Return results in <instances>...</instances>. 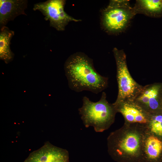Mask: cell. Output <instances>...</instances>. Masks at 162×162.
I'll list each match as a JSON object with an SVG mask.
<instances>
[{"label": "cell", "mask_w": 162, "mask_h": 162, "mask_svg": "<svg viewBox=\"0 0 162 162\" xmlns=\"http://www.w3.org/2000/svg\"><path fill=\"white\" fill-rule=\"evenodd\" d=\"M64 69L69 88L77 92L87 91L98 94L108 86V78L97 71L93 60L83 52H77L69 56Z\"/></svg>", "instance_id": "1"}, {"label": "cell", "mask_w": 162, "mask_h": 162, "mask_svg": "<svg viewBox=\"0 0 162 162\" xmlns=\"http://www.w3.org/2000/svg\"><path fill=\"white\" fill-rule=\"evenodd\" d=\"M146 128L124 124L107 138L108 152L116 162H144L143 145Z\"/></svg>", "instance_id": "2"}, {"label": "cell", "mask_w": 162, "mask_h": 162, "mask_svg": "<svg viewBox=\"0 0 162 162\" xmlns=\"http://www.w3.org/2000/svg\"><path fill=\"white\" fill-rule=\"evenodd\" d=\"M82 101V106L78 111L86 127L92 126L96 132H102L114 123L117 112L113 104L107 100L105 92L102 93L98 101H92L86 96L83 97Z\"/></svg>", "instance_id": "3"}, {"label": "cell", "mask_w": 162, "mask_h": 162, "mask_svg": "<svg viewBox=\"0 0 162 162\" xmlns=\"http://www.w3.org/2000/svg\"><path fill=\"white\" fill-rule=\"evenodd\" d=\"M135 15L129 0H110L102 11V27L110 34H119L127 29Z\"/></svg>", "instance_id": "4"}, {"label": "cell", "mask_w": 162, "mask_h": 162, "mask_svg": "<svg viewBox=\"0 0 162 162\" xmlns=\"http://www.w3.org/2000/svg\"><path fill=\"white\" fill-rule=\"evenodd\" d=\"M116 66V78L118 92L114 103L125 100H133L143 86L137 82L129 71L126 54L123 50L114 48L112 50Z\"/></svg>", "instance_id": "5"}, {"label": "cell", "mask_w": 162, "mask_h": 162, "mask_svg": "<svg viewBox=\"0 0 162 162\" xmlns=\"http://www.w3.org/2000/svg\"><path fill=\"white\" fill-rule=\"evenodd\" d=\"M65 1L48 0L34 4L33 10L40 11L44 19L49 21L50 26L59 31L64 30L66 26L71 22L80 21L68 14L64 10Z\"/></svg>", "instance_id": "6"}, {"label": "cell", "mask_w": 162, "mask_h": 162, "mask_svg": "<svg viewBox=\"0 0 162 162\" xmlns=\"http://www.w3.org/2000/svg\"><path fill=\"white\" fill-rule=\"evenodd\" d=\"M134 101L150 114L162 110V83L143 86Z\"/></svg>", "instance_id": "7"}, {"label": "cell", "mask_w": 162, "mask_h": 162, "mask_svg": "<svg viewBox=\"0 0 162 162\" xmlns=\"http://www.w3.org/2000/svg\"><path fill=\"white\" fill-rule=\"evenodd\" d=\"M113 104L117 112L120 113L123 116L124 124L137 125L147 129L150 114L133 100H125Z\"/></svg>", "instance_id": "8"}, {"label": "cell", "mask_w": 162, "mask_h": 162, "mask_svg": "<svg viewBox=\"0 0 162 162\" xmlns=\"http://www.w3.org/2000/svg\"><path fill=\"white\" fill-rule=\"evenodd\" d=\"M23 162H69V153L66 150L47 142L30 153Z\"/></svg>", "instance_id": "9"}, {"label": "cell", "mask_w": 162, "mask_h": 162, "mask_svg": "<svg viewBox=\"0 0 162 162\" xmlns=\"http://www.w3.org/2000/svg\"><path fill=\"white\" fill-rule=\"evenodd\" d=\"M27 4L28 1L26 0H0V28L5 26L17 16L26 15L25 11Z\"/></svg>", "instance_id": "10"}, {"label": "cell", "mask_w": 162, "mask_h": 162, "mask_svg": "<svg viewBox=\"0 0 162 162\" xmlns=\"http://www.w3.org/2000/svg\"><path fill=\"white\" fill-rule=\"evenodd\" d=\"M144 162H161L162 140L146 130L143 145Z\"/></svg>", "instance_id": "11"}, {"label": "cell", "mask_w": 162, "mask_h": 162, "mask_svg": "<svg viewBox=\"0 0 162 162\" xmlns=\"http://www.w3.org/2000/svg\"><path fill=\"white\" fill-rule=\"evenodd\" d=\"M133 8L136 15L142 14L154 18L162 17V0H137Z\"/></svg>", "instance_id": "12"}, {"label": "cell", "mask_w": 162, "mask_h": 162, "mask_svg": "<svg viewBox=\"0 0 162 162\" xmlns=\"http://www.w3.org/2000/svg\"><path fill=\"white\" fill-rule=\"evenodd\" d=\"M0 28V58L8 64L13 60L14 57L10 47V41L14 35V32L6 26Z\"/></svg>", "instance_id": "13"}, {"label": "cell", "mask_w": 162, "mask_h": 162, "mask_svg": "<svg viewBox=\"0 0 162 162\" xmlns=\"http://www.w3.org/2000/svg\"><path fill=\"white\" fill-rule=\"evenodd\" d=\"M147 130L162 140V110L149 114Z\"/></svg>", "instance_id": "14"}, {"label": "cell", "mask_w": 162, "mask_h": 162, "mask_svg": "<svg viewBox=\"0 0 162 162\" xmlns=\"http://www.w3.org/2000/svg\"></svg>", "instance_id": "15"}]
</instances>
